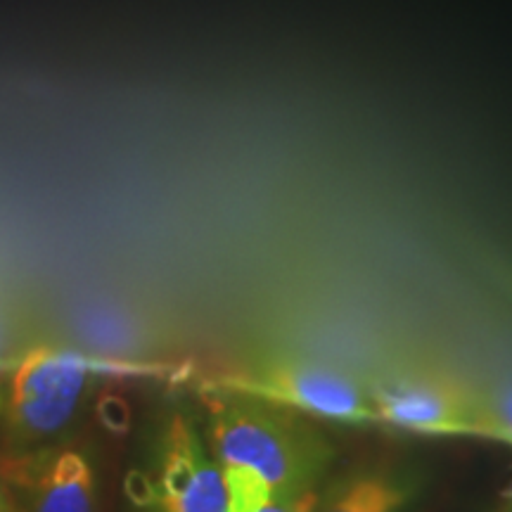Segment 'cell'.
<instances>
[{"label": "cell", "mask_w": 512, "mask_h": 512, "mask_svg": "<svg viewBox=\"0 0 512 512\" xmlns=\"http://www.w3.org/2000/svg\"><path fill=\"white\" fill-rule=\"evenodd\" d=\"M207 446L221 467L228 512H256L275 498L316 489L335 446L302 415L209 389Z\"/></svg>", "instance_id": "obj_1"}, {"label": "cell", "mask_w": 512, "mask_h": 512, "mask_svg": "<svg viewBox=\"0 0 512 512\" xmlns=\"http://www.w3.org/2000/svg\"><path fill=\"white\" fill-rule=\"evenodd\" d=\"M209 389L238 394L297 415L377 425L368 382L302 356H266L247 368L211 380Z\"/></svg>", "instance_id": "obj_2"}, {"label": "cell", "mask_w": 512, "mask_h": 512, "mask_svg": "<svg viewBox=\"0 0 512 512\" xmlns=\"http://www.w3.org/2000/svg\"><path fill=\"white\" fill-rule=\"evenodd\" d=\"M377 422L427 437L510 439V415L503 401L472 392L463 382L437 373H392L368 382Z\"/></svg>", "instance_id": "obj_3"}, {"label": "cell", "mask_w": 512, "mask_h": 512, "mask_svg": "<svg viewBox=\"0 0 512 512\" xmlns=\"http://www.w3.org/2000/svg\"><path fill=\"white\" fill-rule=\"evenodd\" d=\"M88 384V368L76 356L48 347L31 349L17 363L5 399L10 444L19 453L46 448L74 422Z\"/></svg>", "instance_id": "obj_4"}, {"label": "cell", "mask_w": 512, "mask_h": 512, "mask_svg": "<svg viewBox=\"0 0 512 512\" xmlns=\"http://www.w3.org/2000/svg\"><path fill=\"white\" fill-rule=\"evenodd\" d=\"M152 501L157 512H228L221 467L185 411H171L159 430Z\"/></svg>", "instance_id": "obj_5"}, {"label": "cell", "mask_w": 512, "mask_h": 512, "mask_svg": "<svg viewBox=\"0 0 512 512\" xmlns=\"http://www.w3.org/2000/svg\"><path fill=\"white\" fill-rule=\"evenodd\" d=\"M22 512H98L91 458L79 448L53 446L8 458Z\"/></svg>", "instance_id": "obj_6"}, {"label": "cell", "mask_w": 512, "mask_h": 512, "mask_svg": "<svg viewBox=\"0 0 512 512\" xmlns=\"http://www.w3.org/2000/svg\"><path fill=\"white\" fill-rule=\"evenodd\" d=\"M422 491L425 477L413 467L366 465L323 482L313 512H408Z\"/></svg>", "instance_id": "obj_7"}, {"label": "cell", "mask_w": 512, "mask_h": 512, "mask_svg": "<svg viewBox=\"0 0 512 512\" xmlns=\"http://www.w3.org/2000/svg\"><path fill=\"white\" fill-rule=\"evenodd\" d=\"M320 486H316V489H309V491H302V494L275 498V501L266 503L264 508H259L256 512H313L318 496H320Z\"/></svg>", "instance_id": "obj_8"}, {"label": "cell", "mask_w": 512, "mask_h": 512, "mask_svg": "<svg viewBox=\"0 0 512 512\" xmlns=\"http://www.w3.org/2000/svg\"><path fill=\"white\" fill-rule=\"evenodd\" d=\"M0 512H22V496L8 460H0Z\"/></svg>", "instance_id": "obj_9"}, {"label": "cell", "mask_w": 512, "mask_h": 512, "mask_svg": "<svg viewBox=\"0 0 512 512\" xmlns=\"http://www.w3.org/2000/svg\"><path fill=\"white\" fill-rule=\"evenodd\" d=\"M0 401H3V399H0Z\"/></svg>", "instance_id": "obj_10"}]
</instances>
